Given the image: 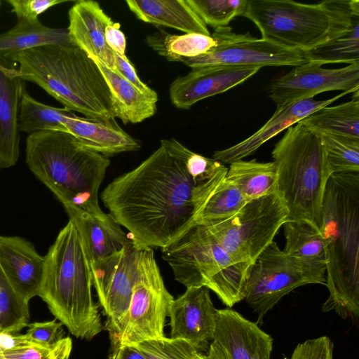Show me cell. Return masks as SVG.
Masks as SVG:
<instances>
[{"label":"cell","instance_id":"cell-1","mask_svg":"<svg viewBox=\"0 0 359 359\" xmlns=\"http://www.w3.org/2000/svg\"><path fill=\"white\" fill-rule=\"evenodd\" d=\"M227 170L174 138L162 140L142 163L112 180L100 198L135 245L162 249L195 224L207 196Z\"/></svg>","mask_w":359,"mask_h":359},{"label":"cell","instance_id":"cell-2","mask_svg":"<svg viewBox=\"0 0 359 359\" xmlns=\"http://www.w3.org/2000/svg\"><path fill=\"white\" fill-rule=\"evenodd\" d=\"M329 296L323 312L359 316V172L332 174L325 186L323 224Z\"/></svg>","mask_w":359,"mask_h":359},{"label":"cell","instance_id":"cell-3","mask_svg":"<svg viewBox=\"0 0 359 359\" xmlns=\"http://www.w3.org/2000/svg\"><path fill=\"white\" fill-rule=\"evenodd\" d=\"M26 163L62 203L68 215L103 219L98 192L109 159L86 147L68 132L46 130L26 140Z\"/></svg>","mask_w":359,"mask_h":359},{"label":"cell","instance_id":"cell-4","mask_svg":"<svg viewBox=\"0 0 359 359\" xmlns=\"http://www.w3.org/2000/svg\"><path fill=\"white\" fill-rule=\"evenodd\" d=\"M0 57L18 63L24 81L36 83L69 110L90 118H116L102 72L76 46H45Z\"/></svg>","mask_w":359,"mask_h":359},{"label":"cell","instance_id":"cell-5","mask_svg":"<svg viewBox=\"0 0 359 359\" xmlns=\"http://www.w3.org/2000/svg\"><path fill=\"white\" fill-rule=\"evenodd\" d=\"M45 258L39 297L72 334L93 339L103 326L92 294L90 260L72 220L60 230Z\"/></svg>","mask_w":359,"mask_h":359},{"label":"cell","instance_id":"cell-6","mask_svg":"<svg viewBox=\"0 0 359 359\" xmlns=\"http://www.w3.org/2000/svg\"><path fill=\"white\" fill-rule=\"evenodd\" d=\"M262 38L307 52L348 32L359 16L358 0L307 4L290 0H248L243 15Z\"/></svg>","mask_w":359,"mask_h":359},{"label":"cell","instance_id":"cell-7","mask_svg":"<svg viewBox=\"0 0 359 359\" xmlns=\"http://www.w3.org/2000/svg\"><path fill=\"white\" fill-rule=\"evenodd\" d=\"M276 193L288 210L287 221H303L320 232L323 203L331 175L320 135L298 122L289 127L271 153Z\"/></svg>","mask_w":359,"mask_h":359},{"label":"cell","instance_id":"cell-8","mask_svg":"<svg viewBox=\"0 0 359 359\" xmlns=\"http://www.w3.org/2000/svg\"><path fill=\"white\" fill-rule=\"evenodd\" d=\"M162 257L187 288L205 286L229 308L244 299L250 264L233 259L204 226H191L162 248Z\"/></svg>","mask_w":359,"mask_h":359},{"label":"cell","instance_id":"cell-9","mask_svg":"<svg viewBox=\"0 0 359 359\" xmlns=\"http://www.w3.org/2000/svg\"><path fill=\"white\" fill-rule=\"evenodd\" d=\"M288 210L276 192L248 201L230 218L201 224L238 262L251 264L272 242Z\"/></svg>","mask_w":359,"mask_h":359},{"label":"cell","instance_id":"cell-10","mask_svg":"<svg viewBox=\"0 0 359 359\" xmlns=\"http://www.w3.org/2000/svg\"><path fill=\"white\" fill-rule=\"evenodd\" d=\"M326 275L304 266L272 241L250 265L245 282L247 304L262 325L266 313L294 289L309 284L325 285Z\"/></svg>","mask_w":359,"mask_h":359},{"label":"cell","instance_id":"cell-11","mask_svg":"<svg viewBox=\"0 0 359 359\" xmlns=\"http://www.w3.org/2000/svg\"><path fill=\"white\" fill-rule=\"evenodd\" d=\"M173 297L166 289L152 248H142L129 309L116 343L133 346L164 336Z\"/></svg>","mask_w":359,"mask_h":359},{"label":"cell","instance_id":"cell-12","mask_svg":"<svg viewBox=\"0 0 359 359\" xmlns=\"http://www.w3.org/2000/svg\"><path fill=\"white\" fill-rule=\"evenodd\" d=\"M217 46L208 53L181 62L193 68L208 66H240L262 68L271 66L296 67L307 62L304 53L283 46L249 32L236 34L227 26L215 29L211 35Z\"/></svg>","mask_w":359,"mask_h":359},{"label":"cell","instance_id":"cell-13","mask_svg":"<svg viewBox=\"0 0 359 359\" xmlns=\"http://www.w3.org/2000/svg\"><path fill=\"white\" fill-rule=\"evenodd\" d=\"M142 248L132 241L120 251L91 264L93 286L104 312L112 346L123 327L137 278Z\"/></svg>","mask_w":359,"mask_h":359},{"label":"cell","instance_id":"cell-14","mask_svg":"<svg viewBox=\"0 0 359 359\" xmlns=\"http://www.w3.org/2000/svg\"><path fill=\"white\" fill-rule=\"evenodd\" d=\"M332 90L358 91L359 63L338 69H325L311 62L302 64L272 79L269 95L280 107Z\"/></svg>","mask_w":359,"mask_h":359},{"label":"cell","instance_id":"cell-15","mask_svg":"<svg viewBox=\"0 0 359 359\" xmlns=\"http://www.w3.org/2000/svg\"><path fill=\"white\" fill-rule=\"evenodd\" d=\"M217 311L208 287L187 288L170 308V338L184 339L200 352L208 351L213 339Z\"/></svg>","mask_w":359,"mask_h":359},{"label":"cell","instance_id":"cell-16","mask_svg":"<svg viewBox=\"0 0 359 359\" xmlns=\"http://www.w3.org/2000/svg\"><path fill=\"white\" fill-rule=\"evenodd\" d=\"M260 68L240 66H208L193 68L175 79L170 87L172 104L188 109L198 101L226 92L257 74Z\"/></svg>","mask_w":359,"mask_h":359},{"label":"cell","instance_id":"cell-17","mask_svg":"<svg viewBox=\"0 0 359 359\" xmlns=\"http://www.w3.org/2000/svg\"><path fill=\"white\" fill-rule=\"evenodd\" d=\"M212 341L229 359H270L273 339L231 309H217Z\"/></svg>","mask_w":359,"mask_h":359},{"label":"cell","instance_id":"cell-18","mask_svg":"<svg viewBox=\"0 0 359 359\" xmlns=\"http://www.w3.org/2000/svg\"><path fill=\"white\" fill-rule=\"evenodd\" d=\"M45 256L19 236H0V266L15 293L25 302L39 295L44 275Z\"/></svg>","mask_w":359,"mask_h":359},{"label":"cell","instance_id":"cell-19","mask_svg":"<svg viewBox=\"0 0 359 359\" xmlns=\"http://www.w3.org/2000/svg\"><path fill=\"white\" fill-rule=\"evenodd\" d=\"M348 93H350L348 91H344L327 100H316L308 98L277 107L273 116L257 132L235 145L215 151L213 159L229 164L243 160L253 154L262 144L283 130Z\"/></svg>","mask_w":359,"mask_h":359},{"label":"cell","instance_id":"cell-20","mask_svg":"<svg viewBox=\"0 0 359 359\" xmlns=\"http://www.w3.org/2000/svg\"><path fill=\"white\" fill-rule=\"evenodd\" d=\"M69 36L72 43L90 58L116 71L114 52L107 46L105 28L112 23L111 18L94 1H76L69 11Z\"/></svg>","mask_w":359,"mask_h":359},{"label":"cell","instance_id":"cell-21","mask_svg":"<svg viewBox=\"0 0 359 359\" xmlns=\"http://www.w3.org/2000/svg\"><path fill=\"white\" fill-rule=\"evenodd\" d=\"M24 74L0 69V169L14 165L20 153L18 114L26 91Z\"/></svg>","mask_w":359,"mask_h":359},{"label":"cell","instance_id":"cell-22","mask_svg":"<svg viewBox=\"0 0 359 359\" xmlns=\"http://www.w3.org/2000/svg\"><path fill=\"white\" fill-rule=\"evenodd\" d=\"M63 126L86 147L107 157L140 148L139 142L125 132L115 118L95 119L75 114L66 118Z\"/></svg>","mask_w":359,"mask_h":359},{"label":"cell","instance_id":"cell-23","mask_svg":"<svg viewBox=\"0 0 359 359\" xmlns=\"http://www.w3.org/2000/svg\"><path fill=\"white\" fill-rule=\"evenodd\" d=\"M137 19L155 25L173 28L186 34L210 36L207 25L186 0H127Z\"/></svg>","mask_w":359,"mask_h":359},{"label":"cell","instance_id":"cell-24","mask_svg":"<svg viewBox=\"0 0 359 359\" xmlns=\"http://www.w3.org/2000/svg\"><path fill=\"white\" fill-rule=\"evenodd\" d=\"M69 217L81 234L91 264L120 251L133 241L110 213L103 219L77 214Z\"/></svg>","mask_w":359,"mask_h":359},{"label":"cell","instance_id":"cell-25","mask_svg":"<svg viewBox=\"0 0 359 359\" xmlns=\"http://www.w3.org/2000/svg\"><path fill=\"white\" fill-rule=\"evenodd\" d=\"M93 60L109 88L115 117L124 124L138 123L155 114L157 101L142 93L116 71Z\"/></svg>","mask_w":359,"mask_h":359},{"label":"cell","instance_id":"cell-26","mask_svg":"<svg viewBox=\"0 0 359 359\" xmlns=\"http://www.w3.org/2000/svg\"><path fill=\"white\" fill-rule=\"evenodd\" d=\"M285 245L283 251L306 267L326 275V256L321 233L303 221H286L283 225Z\"/></svg>","mask_w":359,"mask_h":359},{"label":"cell","instance_id":"cell-27","mask_svg":"<svg viewBox=\"0 0 359 359\" xmlns=\"http://www.w3.org/2000/svg\"><path fill=\"white\" fill-rule=\"evenodd\" d=\"M72 44L67 28L47 27L40 20H21L0 34V56L45 46Z\"/></svg>","mask_w":359,"mask_h":359},{"label":"cell","instance_id":"cell-28","mask_svg":"<svg viewBox=\"0 0 359 359\" xmlns=\"http://www.w3.org/2000/svg\"><path fill=\"white\" fill-rule=\"evenodd\" d=\"M226 178L248 201L276 192L277 172L274 163L256 159L230 163Z\"/></svg>","mask_w":359,"mask_h":359},{"label":"cell","instance_id":"cell-29","mask_svg":"<svg viewBox=\"0 0 359 359\" xmlns=\"http://www.w3.org/2000/svg\"><path fill=\"white\" fill-rule=\"evenodd\" d=\"M359 91V90H358ZM351 100L337 106L323 107L299 122L318 133L359 139V92Z\"/></svg>","mask_w":359,"mask_h":359},{"label":"cell","instance_id":"cell-30","mask_svg":"<svg viewBox=\"0 0 359 359\" xmlns=\"http://www.w3.org/2000/svg\"><path fill=\"white\" fill-rule=\"evenodd\" d=\"M146 41L155 52L170 62L205 54L217 46L211 35L196 33L176 35L163 30L148 36Z\"/></svg>","mask_w":359,"mask_h":359},{"label":"cell","instance_id":"cell-31","mask_svg":"<svg viewBox=\"0 0 359 359\" xmlns=\"http://www.w3.org/2000/svg\"><path fill=\"white\" fill-rule=\"evenodd\" d=\"M224 175L200 208L195 224H206L227 219L248 202L238 189Z\"/></svg>","mask_w":359,"mask_h":359},{"label":"cell","instance_id":"cell-32","mask_svg":"<svg viewBox=\"0 0 359 359\" xmlns=\"http://www.w3.org/2000/svg\"><path fill=\"white\" fill-rule=\"evenodd\" d=\"M74 115L65 107L57 108L39 102L25 91L20 104L18 128L20 132L29 135L46 130L67 132L63 122Z\"/></svg>","mask_w":359,"mask_h":359},{"label":"cell","instance_id":"cell-33","mask_svg":"<svg viewBox=\"0 0 359 359\" xmlns=\"http://www.w3.org/2000/svg\"><path fill=\"white\" fill-rule=\"evenodd\" d=\"M307 62L326 64L359 63V16L354 18L351 29L343 36L309 51L304 52Z\"/></svg>","mask_w":359,"mask_h":359},{"label":"cell","instance_id":"cell-34","mask_svg":"<svg viewBox=\"0 0 359 359\" xmlns=\"http://www.w3.org/2000/svg\"><path fill=\"white\" fill-rule=\"evenodd\" d=\"M332 174L359 172V139L318 133Z\"/></svg>","mask_w":359,"mask_h":359},{"label":"cell","instance_id":"cell-35","mask_svg":"<svg viewBox=\"0 0 359 359\" xmlns=\"http://www.w3.org/2000/svg\"><path fill=\"white\" fill-rule=\"evenodd\" d=\"M29 320V303L13 290L0 266V332L17 334Z\"/></svg>","mask_w":359,"mask_h":359},{"label":"cell","instance_id":"cell-36","mask_svg":"<svg viewBox=\"0 0 359 359\" xmlns=\"http://www.w3.org/2000/svg\"><path fill=\"white\" fill-rule=\"evenodd\" d=\"M207 25L215 29L227 27L237 16H243L248 0H186Z\"/></svg>","mask_w":359,"mask_h":359},{"label":"cell","instance_id":"cell-37","mask_svg":"<svg viewBox=\"0 0 359 359\" xmlns=\"http://www.w3.org/2000/svg\"><path fill=\"white\" fill-rule=\"evenodd\" d=\"M146 359H196L198 351L182 339L163 337L133 345Z\"/></svg>","mask_w":359,"mask_h":359},{"label":"cell","instance_id":"cell-38","mask_svg":"<svg viewBox=\"0 0 359 359\" xmlns=\"http://www.w3.org/2000/svg\"><path fill=\"white\" fill-rule=\"evenodd\" d=\"M72 349L70 337H62L52 345L34 342L0 353V359H69Z\"/></svg>","mask_w":359,"mask_h":359},{"label":"cell","instance_id":"cell-39","mask_svg":"<svg viewBox=\"0 0 359 359\" xmlns=\"http://www.w3.org/2000/svg\"><path fill=\"white\" fill-rule=\"evenodd\" d=\"M333 348L327 336L307 339L297 344L290 359H333Z\"/></svg>","mask_w":359,"mask_h":359},{"label":"cell","instance_id":"cell-40","mask_svg":"<svg viewBox=\"0 0 359 359\" xmlns=\"http://www.w3.org/2000/svg\"><path fill=\"white\" fill-rule=\"evenodd\" d=\"M12 8L11 11L16 15L18 20L36 22L39 16L57 4L67 2L64 0H7Z\"/></svg>","mask_w":359,"mask_h":359},{"label":"cell","instance_id":"cell-41","mask_svg":"<svg viewBox=\"0 0 359 359\" xmlns=\"http://www.w3.org/2000/svg\"><path fill=\"white\" fill-rule=\"evenodd\" d=\"M62 323H57L55 320L33 323L28 325L25 334L32 342L50 346L62 338Z\"/></svg>","mask_w":359,"mask_h":359},{"label":"cell","instance_id":"cell-42","mask_svg":"<svg viewBox=\"0 0 359 359\" xmlns=\"http://www.w3.org/2000/svg\"><path fill=\"white\" fill-rule=\"evenodd\" d=\"M116 72L133 84L142 93L145 94L152 100L157 101L158 95L155 90L143 83L135 71L134 66L128 59L126 55H121L114 53Z\"/></svg>","mask_w":359,"mask_h":359},{"label":"cell","instance_id":"cell-43","mask_svg":"<svg viewBox=\"0 0 359 359\" xmlns=\"http://www.w3.org/2000/svg\"><path fill=\"white\" fill-rule=\"evenodd\" d=\"M105 41L109 48L121 55H126V39L120 29V24L113 22L109 25L104 31Z\"/></svg>","mask_w":359,"mask_h":359},{"label":"cell","instance_id":"cell-44","mask_svg":"<svg viewBox=\"0 0 359 359\" xmlns=\"http://www.w3.org/2000/svg\"><path fill=\"white\" fill-rule=\"evenodd\" d=\"M31 341L26 334L0 332V348L8 351L29 345Z\"/></svg>","mask_w":359,"mask_h":359},{"label":"cell","instance_id":"cell-45","mask_svg":"<svg viewBox=\"0 0 359 359\" xmlns=\"http://www.w3.org/2000/svg\"><path fill=\"white\" fill-rule=\"evenodd\" d=\"M110 359H146L132 346H117L114 347Z\"/></svg>","mask_w":359,"mask_h":359},{"label":"cell","instance_id":"cell-46","mask_svg":"<svg viewBox=\"0 0 359 359\" xmlns=\"http://www.w3.org/2000/svg\"><path fill=\"white\" fill-rule=\"evenodd\" d=\"M196 359H229L223 351L213 341L209 346L206 354L201 352L198 353Z\"/></svg>","mask_w":359,"mask_h":359},{"label":"cell","instance_id":"cell-47","mask_svg":"<svg viewBox=\"0 0 359 359\" xmlns=\"http://www.w3.org/2000/svg\"><path fill=\"white\" fill-rule=\"evenodd\" d=\"M0 69L7 73H18L20 71L15 68L7 67L5 65L0 63Z\"/></svg>","mask_w":359,"mask_h":359},{"label":"cell","instance_id":"cell-48","mask_svg":"<svg viewBox=\"0 0 359 359\" xmlns=\"http://www.w3.org/2000/svg\"><path fill=\"white\" fill-rule=\"evenodd\" d=\"M2 353V350H1V348H0V353Z\"/></svg>","mask_w":359,"mask_h":359},{"label":"cell","instance_id":"cell-49","mask_svg":"<svg viewBox=\"0 0 359 359\" xmlns=\"http://www.w3.org/2000/svg\"><path fill=\"white\" fill-rule=\"evenodd\" d=\"M283 359H288V358H284Z\"/></svg>","mask_w":359,"mask_h":359}]
</instances>
